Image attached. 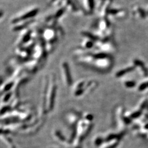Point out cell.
<instances>
[{"instance_id": "6da1fadb", "label": "cell", "mask_w": 148, "mask_h": 148, "mask_svg": "<svg viewBox=\"0 0 148 148\" xmlns=\"http://www.w3.org/2000/svg\"><path fill=\"white\" fill-rule=\"evenodd\" d=\"M147 87H148V83H146L145 84H143L142 86L140 87V89H144L145 88H146Z\"/></svg>"}, {"instance_id": "7a4b0ae2", "label": "cell", "mask_w": 148, "mask_h": 148, "mask_svg": "<svg viewBox=\"0 0 148 148\" xmlns=\"http://www.w3.org/2000/svg\"><path fill=\"white\" fill-rule=\"evenodd\" d=\"M127 86H128V87H132V86H134V83L133 82H128L127 83L126 85Z\"/></svg>"}, {"instance_id": "3957f363", "label": "cell", "mask_w": 148, "mask_h": 148, "mask_svg": "<svg viewBox=\"0 0 148 148\" xmlns=\"http://www.w3.org/2000/svg\"><path fill=\"white\" fill-rule=\"evenodd\" d=\"M3 10H1V9H0V18H1L3 16Z\"/></svg>"}]
</instances>
